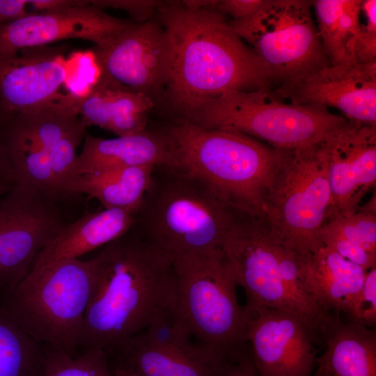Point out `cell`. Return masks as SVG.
<instances>
[{"label": "cell", "mask_w": 376, "mask_h": 376, "mask_svg": "<svg viewBox=\"0 0 376 376\" xmlns=\"http://www.w3.org/2000/svg\"><path fill=\"white\" fill-rule=\"evenodd\" d=\"M159 22L168 36L170 63L159 104L171 120H184L207 102L230 91L272 88L253 49L216 10L181 1H159Z\"/></svg>", "instance_id": "cell-1"}, {"label": "cell", "mask_w": 376, "mask_h": 376, "mask_svg": "<svg viewBox=\"0 0 376 376\" xmlns=\"http://www.w3.org/2000/svg\"><path fill=\"white\" fill-rule=\"evenodd\" d=\"M93 284L78 348L109 357L175 303L173 259L132 230L89 260Z\"/></svg>", "instance_id": "cell-2"}, {"label": "cell", "mask_w": 376, "mask_h": 376, "mask_svg": "<svg viewBox=\"0 0 376 376\" xmlns=\"http://www.w3.org/2000/svg\"><path fill=\"white\" fill-rule=\"evenodd\" d=\"M170 165L194 178L230 209L263 217L266 197L287 150L246 134L171 120L160 128Z\"/></svg>", "instance_id": "cell-3"}, {"label": "cell", "mask_w": 376, "mask_h": 376, "mask_svg": "<svg viewBox=\"0 0 376 376\" xmlns=\"http://www.w3.org/2000/svg\"><path fill=\"white\" fill-rule=\"evenodd\" d=\"M238 214L194 178L156 166L130 229L173 259L221 249Z\"/></svg>", "instance_id": "cell-4"}, {"label": "cell", "mask_w": 376, "mask_h": 376, "mask_svg": "<svg viewBox=\"0 0 376 376\" xmlns=\"http://www.w3.org/2000/svg\"><path fill=\"white\" fill-rule=\"evenodd\" d=\"M93 284L90 260L31 268L0 297V308L36 341L76 356Z\"/></svg>", "instance_id": "cell-5"}, {"label": "cell", "mask_w": 376, "mask_h": 376, "mask_svg": "<svg viewBox=\"0 0 376 376\" xmlns=\"http://www.w3.org/2000/svg\"><path fill=\"white\" fill-rule=\"evenodd\" d=\"M175 306L193 336L232 362L250 354L247 317L221 249L173 259Z\"/></svg>", "instance_id": "cell-6"}, {"label": "cell", "mask_w": 376, "mask_h": 376, "mask_svg": "<svg viewBox=\"0 0 376 376\" xmlns=\"http://www.w3.org/2000/svg\"><path fill=\"white\" fill-rule=\"evenodd\" d=\"M180 121L240 132L290 150L322 141L348 120L325 107L281 101L260 89L226 92Z\"/></svg>", "instance_id": "cell-7"}, {"label": "cell", "mask_w": 376, "mask_h": 376, "mask_svg": "<svg viewBox=\"0 0 376 376\" xmlns=\"http://www.w3.org/2000/svg\"><path fill=\"white\" fill-rule=\"evenodd\" d=\"M330 203L320 141L286 150L266 197L263 218L278 243L306 255L323 246L320 234Z\"/></svg>", "instance_id": "cell-8"}, {"label": "cell", "mask_w": 376, "mask_h": 376, "mask_svg": "<svg viewBox=\"0 0 376 376\" xmlns=\"http://www.w3.org/2000/svg\"><path fill=\"white\" fill-rule=\"evenodd\" d=\"M312 7L313 1L263 0L249 17L228 21L262 63L271 88L330 64Z\"/></svg>", "instance_id": "cell-9"}, {"label": "cell", "mask_w": 376, "mask_h": 376, "mask_svg": "<svg viewBox=\"0 0 376 376\" xmlns=\"http://www.w3.org/2000/svg\"><path fill=\"white\" fill-rule=\"evenodd\" d=\"M57 203L19 184L0 198V297L27 274L65 224Z\"/></svg>", "instance_id": "cell-10"}, {"label": "cell", "mask_w": 376, "mask_h": 376, "mask_svg": "<svg viewBox=\"0 0 376 376\" xmlns=\"http://www.w3.org/2000/svg\"><path fill=\"white\" fill-rule=\"evenodd\" d=\"M221 249L233 268L237 285L245 292L246 312L263 308L285 311L306 327L302 313L281 279L277 242L263 217L239 213Z\"/></svg>", "instance_id": "cell-11"}, {"label": "cell", "mask_w": 376, "mask_h": 376, "mask_svg": "<svg viewBox=\"0 0 376 376\" xmlns=\"http://www.w3.org/2000/svg\"><path fill=\"white\" fill-rule=\"evenodd\" d=\"M266 91L281 101L334 107L349 120L376 126V61L349 58Z\"/></svg>", "instance_id": "cell-12"}, {"label": "cell", "mask_w": 376, "mask_h": 376, "mask_svg": "<svg viewBox=\"0 0 376 376\" xmlns=\"http://www.w3.org/2000/svg\"><path fill=\"white\" fill-rule=\"evenodd\" d=\"M100 75L159 104L168 79L170 46L159 21L133 24L110 44L94 48Z\"/></svg>", "instance_id": "cell-13"}, {"label": "cell", "mask_w": 376, "mask_h": 376, "mask_svg": "<svg viewBox=\"0 0 376 376\" xmlns=\"http://www.w3.org/2000/svg\"><path fill=\"white\" fill-rule=\"evenodd\" d=\"M133 22L113 17L90 1H80L0 26V54H13L67 39L88 40L95 47L102 48Z\"/></svg>", "instance_id": "cell-14"}, {"label": "cell", "mask_w": 376, "mask_h": 376, "mask_svg": "<svg viewBox=\"0 0 376 376\" xmlns=\"http://www.w3.org/2000/svg\"><path fill=\"white\" fill-rule=\"evenodd\" d=\"M321 144L331 189L326 224L354 213L362 198L375 188L376 126L348 120Z\"/></svg>", "instance_id": "cell-15"}, {"label": "cell", "mask_w": 376, "mask_h": 376, "mask_svg": "<svg viewBox=\"0 0 376 376\" xmlns=\"http://www.w3.org/2000/svg\"><path fill=\"white\" fill-rule=\"evenodd\" d=\"M246 314L251 357L260 376H313L316 350L298 318L268 308Z\"/></svg>", "instance_id": "cell-16"}, {"label": "cell", "mask_w": 376, "mask_h": 376, "mask_svg": "<svg viewBox=\"0 0 376 376\" xmlns=\"http://www.w3.org/2000/svg\"><path fill=\"white\" fill-rule=\"evenodd\" d=\"M65 47L24 48L0 54V116L26 111L58 98L68 79Z\"/></svg>", "instance_id": "cell-17"}, {"label": "cell", "mask_w": 376, "mask_h": 376, "mask_svg": "<svg viewBox=\"0 0 376 376\" xmlns=\"http://www.w3.org/2000/svg\"><path fill=\"white\" fill-rule=\"evenodd\" d=\"M111 358V370L134 376H226L234 363L200 342L189 347L163 346L141 332L120 345Z\"/></svg>", "instance_id": "cell-18"}, {"label": "cell", "mask_w": 376, "mask_h": 376, "mask_svg": "<svg viewBox=\"0 0 376 376\" xmlns=\"http://www.w3.org/2000/svg\"><path fill=\"white\" fill-rule=\"evenodd\" d=\"M297 260L301 283L317 306L345 315L362 289L366 271L324 245L298 255Z\"/></svg>", "instance_id": "cell-19"}, {"label": "cell", "mask_w": 376, "mask_h": 376, "mask_svg": "<svg viewBox=\"0 0 376 376\" xmlns=\"http://www.w3.org/2000/svg\"><path fill=\"white\" fill-rule=\"evenodd\" d=\"M340 313L321 311L318 336L324 344L315 363L331 376H376V331L359 323L343 322Z\"/></svg>", "instance_id": "cell-20"}, {"label": "cell", "mask_w": 376, "mask_h": 376, "mask_svg": "<svg viewBox=\"0 0 376 376\" xmlns=\"http://www.w3.org/2000/svg\"><path fill=\"white\" fill-rule=\"evenodd\" d=\"M155 106L148 95L123 88L100 74L78 99L79 114L86 127L97 126L118 136L146 130Z\"/></svg>", "instance_id": "cell-21"}, {"label": "cell", "mask_w": 376, "mask_h": 376, "mask_svg": "<svg viewBox=\"0 0 376 376\" xmlns=\"http://www.w3.org/2000/svg\"><path fill=\"white\" fill-rule=\"evenodd\" d=\"M169 165L168 145L161 129H146L139 133L109 139L86 133L82 150L75 164L73 178L79 174L113 169Z\"/></svg>", "instance_id": "cell-22"}, {"label": "cell", "mask_w": 376, "mask_h": 376, "mask_svg": "<svg viewBox=\"0 0 376 376\" xmlns=\"http://www.w3.org/2000/svg\"><path fill=\"white\" fill-rule=\"evenodd\" d=\"M136 214L118 208H104L102 211L86 213L76 221L62 226L37 255L31 268L79 258L104 246L130 230Z\"/></svg>", "instance_id": "cell-23"}, {"label": "cell", "mask_w": 376, "mask_h": 376, "mask_svg": "<svg viewBox=\"0 0 376 376\" xmlns=\"http://www.w3.org/2000/svg\"><path fill=\"white\" fill-rule=\"evenodd\" d=\"M152 166L113 169L75 175L65 187L64 197L85 194L105 209L136 214L151 182Z\"/></svg>", "instance_id": "cell-24"}, {"label": "cell", "mask_w": 376, "mask_h": 376, "mask_svg": "<svg viewBox=\"0 0 376 376\" xmlns=\"http://www.w3.org/2000/svg\"><path fill=\"white\" fill-rule=\"evenodd\" d=\"M0 140L17 184L35 189L58 203L62 200L47 151L9 116L0 117Z\"/></svg>", "instance_id": "cell-25"}, {"label": "cell", "mask_w": 376, "mask_h": 376, "mask_svg": "<svg viewBox=\"0 0 376 376\" xmlns=\"http://www.w3.org/2000/svg\"><path fill=\"white\" fill-rule=\"evenodd\" d=\"M361 0L313 1L319 37L330 64L351 58L361 26Z\"/></svg>", "instance_id": "cell-26"}, {"label": "cell", "mask_w": 376, "mask_h": 376, "mask_svg": "<svg viewBox=\"0 0 376 376\" xmlns=\"http://www.w3.org/2000/svg\"><path fill=\"white\" fill-rule=\"evenodd\" d=\"M47 354L0 308V376H44Z\"/></svg>", "instance_id": "cell-27"}, {"label": "cell", "mask_w": 376, "mask_h": 376, "mask_svg": "<svg viewBox=\"0 0 376 376\" xmlns=\"http://www.w3.org/2000/svg\"><path fill=\"white\" fill-rule=\"evenodd\" d=\"M44 376L115 375L110 367L108 355L100 349H89L73 356L48 347Z\"/></svg>", "instance_id": "cell-28"}, {"label": "cell", "mask_w": 376, "mask_h": 376, "mask_svg": "<svg viewBox=\"0 0 376 376\" xmlns=\"http://www.w3.org/2000/svg\"><path fill=\"white\" fill-rule=\"evenodd\" d=\"M375 194L354 213L323 225V227L340 235L376 255Z\"/></svg>", "instance_id": "cell-29"}, {"label": "cell", "mask_w": 376, "mask_h": 376, "mask_svg": "<svg viewBox=\"0 0 376 376\" xmlns=\"http://www.w3.org/2000/svg\"><path fill=\"white\" fill-rule=\"evenodd\" d=\"M361 15L364 18L355 38L350 56L360 63L376 61V1L361 0Z\"/></svg>", "instance_id": "cell-30"}, {"label": "cell", "mask_w": 376, "mask_h": 376, "mask_svg": "<svg viewBox=\"0 0 376 376\" xmlns=\"http://www.w3.org/2000/svg\"><path fill=\"white\" fill-rule=\"evenodd\" d=\"M348 321L370 328L376 324V267L367 270L361 290L345 315Z\"/></svg>", "instance_id": "cell-31"}, {"label": "cell", "mask_w": 376, "mask_h": 376, "mask_svg": "<svg viewBox=\"0 0 376 376\" xmlns=\"http://www.w3.org/2000/svg\"><path fill=\"white\" fill-rule=\"evenodd\" d=\"M320 235L324 246L333 249L346 260L362 267L365 271L376 267V255L369 253L361 245L323 226Z\"/></svg>", "instance_id": "cell-32"}, {"label": "cell", "mask_w": 376, "mask_h": 376, "mask_svg": "<svg viewBox=\"0 0 376 376\" xmlns=\"http://www.w3.org/2000/svg\"><path fill=\"white\" fill-rule=\"evenodd\" d=\"M90 3L101 9L111 8L127 12L135 23H143L151 19L157 11L159 1L154 0H98Z\"/></svg>", "instance_id": "cell-33"}, {"label": "cell", "mask_w": 376, "mask_h": 376, "mask_svg": "<svg viewBox=\"0 0 376 376\" xmlns=\"http://www.w3.org/2000/svg\"><path fill=\"white\" fill-rule=\"evenodd\" d=\"M263 0H215L214 9L230 20L246 18L253 14L261 6Z\"/></svg>", "instance_id": "cell-34"}, {"label": "cell", "mask_w": 376, "mask_h": 376, "mask_svg": "<svg viewBox=\"0 0 376 376\" xmlns=\"http://www.w3.org/2000/svg\"><path fill=\"white\" fill-rule=\"evenodd\" d=\"M29 8L28 0H0V26L32 14Z\"/></svg>", "instance_id": "cell-35"}, {"label": "cell", "mask_w": 376, "mask_h": 376, "mask_svg": "<svg viewBox=\"0 0 376 376\" xmlns=\"http://www.w3.org/2000/svg\"><path fill=\"white\" fill-rule=\"evenodd\" d=\"M17 184L6 149L0 140V198Z\"/></svg>", "instance_id": "cell-36"}, {"label": "cell", "mask_w": 376, "mask_h": 376, "mask_svg": "<svg viewBox=\"0 0 376 376\" xmlns=\"http://www.w3.org/2000/svg\"><path fill=\"white\" fill-rule=\"evenodd\" d=\"M30 8L33 10V13H39L52 10L59 8H63L74 5L80 1L69 0H28Z\"/></svg>", "instance_id": "cell-37"}, {"label": "cell", "mask_w": 376, "mask_h": 376, "mask_svg": "<svg viewBox=\"0 0 376 376\" xmlns=\"http://www.w3.org/2000/svg\"><path fill=\"white\" fill-rule=\"evenodd\" d=\"M226 376H260L252 363L251 354L234 362Z\"/></svg>", "instance_id": "cell-38"}, {"label": "cell", "mask_w": 376, "mask_h": 376, "mask_svg": "<svg viewBox=\"0 0 376 376\" xmlns=\"http://www.w3.org/2000/svg\"><path fill=\"white\" fill-rule=\"evenodd\" d=\"M115 376H134L129 373H127L123 370L113 369L112 370Z\"/></svg>", "instance_id": "cell-39"}, {"label": "cell", "mask_w": 376, "mask_h": 376, "mask_svg": "<svg viewBox=\"0 0 376 376\" xmlns=\"http://www.w3.org/2000/svg\"><path fill=\"white\" fill-rule=\"evenodd\" d=\"M315 376H331L328 373H327L323 369L318 367Z\"/></svg>", "instance_id": "cell-40"}]
</instances>
